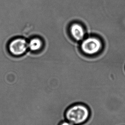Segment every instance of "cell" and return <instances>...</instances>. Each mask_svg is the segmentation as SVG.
I'll return each mask as SVG.
<instances>
[{"mask_svg":"<svg viewBox=\"0 0 125 125\" xmlns=\"http://www.w3.org/2000/svg\"><path fill=\"white\" fill-rule=\"evenodd\" d=\"M65 120L75 125L84 123L90 116V111L85 104L77 103L73 104L65 112Z\"/></svg>","mask_w":125,"mask_h":125,"instance_id":"cell-1","label":"cell"},{"mask_svg":"<svg viewBox=\"0 0 125 125\" xmlns=\"http://www.w3.org/2000/svg\"><path fill=\"white\" fill-rule=\"evenodd\" d=\"M28 49V42L22 38L14 39L11 41L8 45L9 52L15 56L22 55Z\"/></svg>","mask_w":125,"mask_h":125,"instance_id":"cell-2","label":"cell"},{"mask_svg":"<svg viewBox=\"0 0 125 125\" xmlns=\"http://www.w3.org/2000/svg\"><path fill=\"white\" fill-rule=\"evenodd\" d=\"M102 42L98 38L89 37L82 42L81 48L85 53L93 55L97 53L102 48Z\"/></svg>","mask_w":125,"mask_h":125,"instance_id":"cell-3","label":"cell"},{"mask_svg":"<svg viewBox=\"0 0 125 125\" xmlns=\"http://www.w3.org/2000/svg\"><path fill=\"white\" fill-rule=\"evenodd\" d=\"M78 125H114L103 114L96 111H90V116L84 123Z\"/></svg>","mask_w":125,"mask_h":125,"instance_id":"cell-4","label":"cell"},{"mask_svg":"<svg viewBox=\"0 0 125 125\" xmlns=\"http://www.w3.org/2000/svg\"><path fill=\"white\" fill-rule=\"evenodd\" d=\"M70 33L73 38L77 41L82 40L85 35V31L81 25L74 23L70 27Z\"/></svg>","mask_w":125,"mask_h":125,"instance_id":"cell-5","label":"cell"},{"mask_svg":"<svg viewBox=\"0 0 125 125\" xmlns=\"http://www.w3.org/2000/svg\"><path fill=\"white\" fill-rule=\"evenodd\" d=\"M43 45L42 40L39 37H34L31 39L28 42V47L33 52H37L40 50Z\"/></svg>","mask_w":125,"mask_h":125,"instance_id":"cell-6","label":"cell"},{"mask_svg":"<svg viewBox=\"0 0 125 125\" xmlns=\"http://www.w3.org/2000/svg\"><path fill=\"white\" fill-rule=\"evenodd\" d=\"M57 125H76L72 123L71 122L68 121L66 120H62L57 123Z\"/></svg>","mask_w":125,"mask_h":125,"instance_id":"cell-7","label":"cell"}]
</instances>
